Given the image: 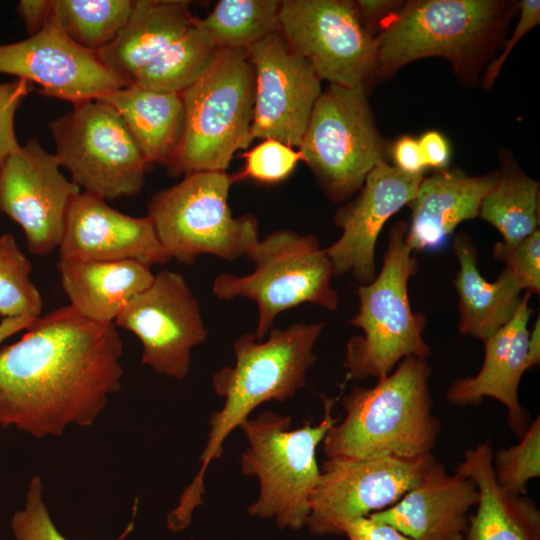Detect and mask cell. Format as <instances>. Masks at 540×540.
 <instances>
[{
	"label": "cell",
	"mask_w": 540,
	"mask_h": 540,
	"mask_svg": "<svg viewBox=\"0 0 540 540\" xmlns=\"http://www.w3.org/2000/svg\"><path fill=\"white\" fill-rule=\"evenodd\" d=\"M281 1L220 0L197 24L218 49H244L278 31Z\"/></svg>",
	"instance_id": "f546056e"
},
{
	"label": "cell",
	"mask_w": 540,
	"mask_h": 540,
	"mask_svg": "<svg viewBox=\"0 0 540 540\" xmlns=\"http://www.w3.org/2000/svg\"><path fill=\"white\" fill-rule=\"evenodd\" d=\"M453 249L459 265L454 280L458 331L484 341L511 320L523 290L505 268L496 281H486L477 266L478 251L466 233L455 236Z\"/></svg>",
	"instance_id": "484cf974"
},
{
	"label": "cell",
	"mask_w": 540,
	"mask_h": 540,
	"mask_svg": "<svg viewBox=\"0 0 540 540\" xmlns=\"http://www.w3.org/2000/svg\"><path fill=\"white\" fill-rule=\"evenodd\" d=\"M394 167L410 175H423L427 168L418 140L405 135L397 139L392 147Z\"/></svg>",
	"instance_id": "60d3db41"
},
{
	"label": "cell",
	"mask_w": 540,
	"mask_h": 540,
	"mask_svg": "<svg viewBox=\"0 0 540 540\" xmlns=\"http://www.w3.org/2000/svg\"><path fill=\"white\" fill-rule=\"evenodd\" d=\"M419 147L427 167L436 171L445 170L450 161V147L446 138L439 132H425L418 139Z\"/></svg>",
	"instance_id": "b9f144b4"
},
{
	"label": "cell",
	"mask_w": 540,
	"mask_h": 540,
	"mask_svg": "<svg viewBox=\"0 0 540 540\" xmlns=\"http://www.w3.org/2000/svg\"><path fill=\"white\" fill-rule=\"evenodd\" d=\"M32 265L11 234L0 236V316H40L43 301L31 280Z\"/></svg>",
	"instance_id": "1f68e13d"
},
{
	"label": "cell",
	"mask_w": 540,
	"mask_h": 540,
	"mask_svg": "<svg viewBox=\"0 0 540 540\" xmlns=\"http://www.w3.org/2000/svg\"><path fill=\"white\" fill-rule=\"evenodd\" d=\"M246 256L254 270L243 276L218 275L212 292L222 300L240 297L257 304V340H264L279 314L301 304L328 311L338 308V293L331 283L333 267L316 236L276 230L259 238Z\"/></svg>",
	"instance_id": "ba28073f"
},
{
	"label": "cell",
	"mask_w": 540,
	"mask_h": 540,
	"mask_svg": "<svg viewBox=\"0 0 540 540\" xmlns=\"http://www.w3.org/2000/svg\"><path fill=\"white\" fill-rule=\"evenodd\" d=\"M254 90L248 51L218 49L201 77L181 93L184 129L168 173L225 172L234 154L253 140Z\"/></svg>",
	"instance_id": "8992f818"
},
{
	"label": "cell",
	"mask_w": 540,
	"mask_h": 540,
	"mask_svg": "<svg viewBox=\"0 0 540 540\" xmlns=\"http://www.w3.org/2000/svg\"><path fill=\"white\" fill-rule=\"evenodd\" d=\"M217 51L196 18L187 31L144 66L131 83L154 91L181 94L201 77Z\"/></svg>",
	"instance_id": "f1b7e54d"
},
{
	"label": "cell",
	"mask_w": 540,
	"mask_h": 540,
	"mask_svg": "<svg viewBox=\"0 0 540 540\" xmlns=\"http://www.w3.org/2000/svg\"><path fill=\"white\" fill-rule=\"evenodd\" d=\"M493 255L505 264L521 289L528 293L540 292V231L539 229L515 243L497 242Z\"/></svg>",
	"instance_id": "d590c367"
},
{
	"label": "cell",
	"mask_w": 540,
	"mask_h": 540,
	"mask_svg": "<svg viewBox=\"0 0 540 540\" xmlns=\"http://www.w3.org/2000/svg\"><path fill=\"white\" fill-rule=\"evenodd\" d=\"M335 400L324 399V413L317 425L310 422L290 430L291 416L264 411L241 425L248 448L241 455L244 475L259 480V495L248 507L253 517L274 519L280 529L306 526L311 495L320 469L316 449L340 417H333Z\"/></svg>",
	"instance_id": "52a82bcc"
},
{
	"label": "cell",
	"mask_w": 540,
	"mask_h": 540,
	"mask_svg": "<svg viewBox=\"0 0 540 540\" xmlns=\"http://www.w3.org/2000/svg\"><path fill=\"white\" fill-rule=\"evenodd\" d=\"M489 440L469 448L456 473L470 478L478 490L477 510L469 517L465 540H540V513L525 495L497 484Z\"/></svg>",
	"instance_id": "603a6c76"
},
{
	"label": "cell",
	"mask_w": 540,
	"mask_h": 540,
	"mask_svg": "<svg viewBox=\"0 0 540 540\" xmlns=\"http://www.w3.org/2000/svg\"><path fill=\"white\" fill-rule=\"evenodd\" d=\"M343 534L349 540H415L368 515L348 522L343 528Z\"/></svg>",
	"instance_id": "ab89813d"
},
{
	"label": "cell",
	"mask_w": 540,
	"mask_h": 540,
	"mask_svg": "<svg viewBox=\"0 0 540 540\" xmlns=\"http://www.w3.org/2000/svg\"><path fill=\"white\" fill-rule=\"evenodd\" d=\"M58 255L67 262L135 260L150 266L171 260L147 216L124 214L84 191L70 204Z\"/></svg>",
	"instance_id": "d6986e66"
},
{
	"label": "cell",
	"mask_w": 540,
	"mask_h": 540,
	"mask_svg": "<svg viewBox=\"0 0 540 540\" xmlns=\"http://www.w3.org/2000/svg\"><path fill=\"white\" fill-rule=\"evenodd\" d=\"M407 225L402 220L392 226L381 269L371 282L356 285L358 310L350 324L362 334L346 344L343 385L382 378L404 358L431 355L423 338L426 318L413 311L409 299L408 284L418 263L406 241Z\"/></svg>",
	"instance_id": "5b68a950"
},
{
	"label": "cell",
	"mask_w": 540,
	"mask_h": 540,
	"mask_svg": "<svg viewBox=\"0 0 540 540\" xmlns=\"http://www.w3.org/2000/svg\"><path fill=\"white\" fill-rule=\"evenodd\" d=\"M540 362V318L538 317L529 333L527 347L528 368L535 367Z\"/></svg>",
	"instance_id": "f6af8a7d"
},
{
	"label": "cell",
	"mask_w": 540,
	"mask_h": 540,
	"mask_svg": "<svg viewBox=\"0 0 540 540\" xmlns=\"http://www.w3.org/2000/svg\"><path fill=\"white\" fill-rule=\"evenodd\" d=\"M478 497L470 478L448 474L435 460L398 502L368 516L415 540H465L468 513Z\"/></svg>",
	"instance_id": "ffe728a7"
},
{
	"label": "cell",
	"mask_w": 540,
	"mask_h": 540,
	"mask_svg": "<svg viewBox=\"0 0 540 540\" xmlns=\"http://www.w3.org/2000/svg\"><path fill=\"white\" fill-rule=\"evenodd\" d=\"M530 296L525 293L511 320L483 341L485 354L479 372L456 379L446 391V399L459 407L476 406L484 397L500 401L508 410L510 428L520 438L530 424L518 395L522 375L529 369Z\"/></svg>",
	"instance_id": "44dd1931"
},
{
	"label": "cell",
	"mask_w": 540,
	"mask_h": 540,
	"mask_svg": "<svg viewBox=\"0 0 540 540\" xmlns=\"http://www.w3.org/2000/svg\"><path fill=\"white\" fill-rule=\"evenodd\" d=\"M40 476H34L27 489L24 508L14 513L11 529L16 540H68L56 528L43 499ZM132 520L117 540H124L133 530Z\"/></svg>",
	"instance_id": "e575fe53"
},
{
	"label": "cell",
	"mask_w": 540,
	"mask_h": 540,
	"mask_svg": "<svg viewBox=\"0 0 540 540\" xmlns=\"http://www.w3.org/2000/svg\"><path fill=\"white\" fill-rule=\"evenodd\" d=\"M492 467L503 490L525 495L528 482L540 475V417L529 424L521 441L493 453Z\"/></svg>",
	"instance_id": "d6a6232c"
},
{
	"label": "cell",
	"mask_w": 540,
	"mask_h": 540,
	"mask_svg": "<svg viewBox=\"0 0 540 540\" xmlns=\"http://www.w3.org/2000/svg\"><path fill=\"white\" fill-rule=\"evenodd\" d=\"M520 8V18L513 31L511 38L506 42L502 53L495 58L487 67L483 84L489 88L494 83L498 76L506 58L516 43L533 27L540 23V1L539 0H523L518 3Z\"/></svg>",
	"instance_id": "74e56055"
},
{
	"label": "cell",
	"mask_w": 540,
	"mask_h": 540,
	"mask_svg": "<svg viewBox=\"0 0 540 540\" xmlns=\"http://www.w3.org/2000/svg\"><path fill=\"white\" fill-rule=\"evenodd\" d=\"M498 171L468 176L458 170H438L423 177L408 203L411 221L406 241L414 251L442 248L456 227L479 215L482 200L496 183Z\"/></svg>",
	"instance_id": "7402d4cb"
},
{
	"label": "cell",
	"mask_w": 540,
	"mask_h": 540,
	"mask_svg": "<svg viewBox=\"0 0 540 540\" xmlns=\"http://www.w3.org/2000/svg\"><path fill=\"white\" fill-rule=\"evenodd\" d=\"M436 459L328 458L322 463L311 495L306 526L315 535H341L359 517L398 502L425 475Z\"/></svg>",
	"instance_id": "4fadbf2b"
},
{
	"label": "cell",
	"mask_w": 540,
	"mask_h": 540,
	"mask_svg": "<svg viewBox=\"0 0 540 540\" xmlns=\"http://www.w3.org/2000/svg\"><path fill=\"white\" fill-rule=\"evenodd\" d=\"M185 0H135L117 38L96 53L113 73L132 82L134 76L195 21Z\"/></svg>",
	"instance_id": "d4e9b609"
},
{
	"label": "cell",
	"mask_w": 540,
	"mask_h": 540,
	"mask_svg": "<svg viewBox=\"0 0 540 540\" xmlns=\"http://www.w3.org/2000/svg\"><path fill=\"white\" fill-rule=\"evenodd\" d=\"M113 324L140 340L144 365L179 380L190 372L192 349L208 334L199 303L185 278L170 270L155 275L151 285L127 304Z\"/></svg>",
	"instance_id": "5bb4252c"
},
{
	"label": "cell",
	"mask_w": 540,
	"mask_h": 540,
	"mask_svg": "<svg viewBox=\"0 0 540 540\" xmlns=\"http://www.w3.org/2000/svg\"><path fill=\"white\" fill-rule=\"evenodd\" d=\"M0 73L40 86L43 95L72 105L101 99L130 84L109 70L94 52L74 43L53 10L44 26L28 38L0 45Z\"/></svg>",
	"instance_id": "2e32d148"
},
{
	"label": "cell",
	"mask_w": 540,
	"mask_h": 540,
	"mask_svg": "<svg viewBox=\"0 0 540 540\" xmlns=\"http://www.w3.org/2000/svg\"><path fill=\"white\" fill-rule=\"evenodd\" d=\"M302 161L298 150L273 139L262 140L245 153L244 169L234 175L235 180L251 179L264 184L286 180Z\"/></svg>",
	"instance_id": "836d02e7"
},
{
	"label": "cell",
	"mask_w": 540,
	"mask_h": 540,
	"mask_svg": "<svg viewBox=\"0 0 540 540\" xmlns=\"http://www.w3.org/2000/svg\"><path fill=\"white\" fill-rule=\"evenodd\" d=\"M427 359L407 357L373 387L343 396L345 417L326 433L328 458H417L432 454L441 430L433 413Z\"/></svg>",
	"instance_id": "3957f363"
},
{
	"label": "cell",
	"mask_w": 540,
	"mask_h": 540,
	"mask_svg": "<svg viewBox=\"0 0 540 540\" xmlns=\"http://www.w3.org/2000/svg\"><path fill=\"white\" fill-rule=\"evenodd\" d=\"M235 181L226 171L196 172L151 197L147 217L171 259L193 264L204 254L227 261L246 256L259 240L258 221L232 215L228 197Z\"/></svg>",
	"instance_id": "9c48e42d"
},
{
	"label": "cell",
	"mask_w": 540,
	"mask_h": 540,
	"mask_svg": "<svg viewBox=\"0 0 540 540\" xmlns=\"http://www.w3.org/2000/svg\"><path fill=\"white\" fill-rule=\"evenodd\" d=\"M539 183L512 162L503 163L496 183L481 202L479 215L515 243L539 229Z\"/></svg>",
	"instance_id": "83f0119b"
},
{
	"label": "cell",
	"mask_w": 540,
	"mask_h": 540,
	"mask_svg": "<svg viewBox=\"0 0 540 540\" xmlns=\"http://www.w3.org/2000/svg\"><path fill=\"white\" fill-rule=\"evenodd\" d=\"M80 188L60 171L55 156L36 138L12 153L0 168V213L24 231L32 254L58 249L67 213Z\"/></svg>",
	"instance_id": "9a60e30c"
},
{
	"label": "cell",
	"mask_w": 540,
	"mask_h": 540,
	"mask_svg": "<svg viewBox=\"0 0 540 540\" xmlns=\"http://www.w3.org/2000/svg\"><path fill=\"white\" fill-rule=\"evenodd\" d=\"M404 3L395 0L353 1L362 23L373 36L377 31L384 30L395 19Z\"/></svg>",
	"instance_id": "f35d334b"
},
{
	"label": "cell",
	"mask_w": 540,
	"mask_h": 540,
	"mask_svg": "<svg viewBox=\"0 0 540 540\" xmlns=\"http://www.w3.org/2000/svg\"><path fill=\"white\" fill-rule=\"evenodd\" d=\"M278 32L321 80L357 87L374 77L376 36L365 28L353 1H281Z\"/></svg>",
	"instance_id": "7c38bea8"
},
{
	"label": "cell",
	"mask_w": 540,
	"mask_h": 540,
	"mask_svg": "<svg viewBox=\"0 0 540 540\" xmlns=\"http://www.w3.org/2000/svg\"><path fill=\"white\" fill-rule=\"evenodd\" d=\"M324 323H294L272 328L266 340L254 333L241 335L233 344L235 363L220 368L212 377L215 394L224 399L221 410L211 414L210 432L199 461L197 475L183 491L167 517L168 529L187 528L196 508L204 503V476L212 460L223 455L227 436L267 401H285L305 385L308 370L316 362L314 346Z\"/></svg>",
	"instance_id": "7a4b0ae2"
},
{
	"label": "cell",
	"mask_w": 540,
	"mask_h": 540,
	"mask_svg": "<svg viewBox=\"0 0 540 540\" xmlns=\"http://www.w3.org/2000/svg\"><path fill=\"white\" fill-rule=\"evenodd\" d=\"M101 100L119 113L150 165L168 164L184 129L185 113L180 93L159 92L130 83Z\"/></svg>",
	"instance_id": "4316f807"
},
{
	"label": "cell",
	"mask_w": 540,
	"mask_h": 540,
	"mask_svg": "<svg viewBox=\"0 0 540 540\" xmlns=\"http://www.w3.org/2000/svg\"><path fill=\"white\" fill-rule=\"evenodd\" d=\"M35 319L28 316L3 318L0 322V343L16 333L26 330Z\"/></svg>",
	"instance_id": "ee69618b"
},
{
	"label": "cell",
	"mask_w": 540,
	"mask_h": 540,
	"mask_svg": "<svg viewBox=\"0 0 540 540\" xmlns=\"http://www.w3.org/2000/svg\"><path fill=\"white\" fill-rule=\"evenodd\" d=\"M423 177L403 173L385 160L370 171L358 196L335 214L334 221L342 233L325 248L334 276L350 273L357 285L375 278L380 232L414 198Z\"/></svg>",
	"instance_id": "ac0fdd59"
},
{
	"label": "cell",
	"mask_w": 540,
	"mask_h": 540,
	"mask_svg": "<svg viewBox=\"0 0 540 540\" xmlns=\"http://www.w3.org/2000/svg\"><path fill=\"white\" fill-rule=\"evenodd\" d=\"M57 270L70 305L97 323H114L127 304L147 289L154 274L151 266L135 260L67 262Z\"/></svg>",
	"instance_id": "cb8c5ba5"
},
{
	"label": "cell",
	"mask_w": 540,
	"mask_h": 540,
	"mask_svg": "<svg viewBox=\"0 0 540 540\" xmlns=\"http://www.w3.org/2000/svg\"><path fill=\"white\" fill-rule=\"evenodd\" d=\"M48 126L60 166L84 192L107 201L142 190L151 165L110 104L101 99L74 104Z\"/></svg>",
	"instance_id": "8fae6325"
},
{
	"label": "cell",
	"mask_w": 540,
	"mask_h": 540,
	"mask_svg": "<svg viewBox=\"0 0 540 540\" xmlns=\"http://www.w3.org/2000/svg\"><path fill=\"white\" fill-rule=\"evenodd\" d=\"M298 151L332 202L356 194L384 160L365 86L329 84L313 107Z\"/></svg>",
	"instance_id": "30bf717a"
},
{
	"label": "cell",
	"mask_w": 540,
	"mask_h": 540,
	"mask_svg": "<svg viewBox=\"0 0 540 540\" xmlns=\"http://www.w3.org/2000/svg\"><path fill=\"white\" fill-rule=\"evenodd\" d=\"M247 51L255 78L252 139L298 148L322 92L321 79L278 31Z\"/></svg>",
	"instance_id": "e0dca14e"
},
{
	"label": "cell",
	"mask_w": 540,
	"mask_h": 540,
	"mask_svg": "<svg viewBox=\"0 0 540 540\" xmlns=\"http://www.w3.org/2000/svg\"><path fill=\"white\" fill-rule=\"evenodd\" d=\"M135 0H53L63 32L78 46L98 53L126 25Z\"/></svg>",
	"instance_id": "4dcf8cb0"
},
{
	"label": "cell",
	"mask_w": 540,
	"mask_h": 540,
	"mask_svg": "<svg viewBox=\"0 0 540 540\" xmlns=\"http://www.w3.org/2000/svg\"><path fill=\"white\" fill-rule=\"evenodd\" d=\"M123 342L113 323L71 306L36 318L0 348V426L41 439L91 426L121 387Z\"/></svg>",
	"instance_id": "6da1fadb"
},
{
	"label": "cell",
	"mask_w": 540,
	"mask_h": 540,
	"mask_svg": "<svg viewBox=\"0 0 540 540\" xmlns=\"http://www.w3.org/2000/svg\"><path fill=\"white\" fill-rule=\"evenodd\" d=\"M33 89V83L20 78L0 83V168L21 146L14 129L15 113Z\"/></svg>",
	"instance_id": "8d00e7d4"
},
{
	"label": "cell",
	"mask_w": 540,
	"mask_h": 540,
	"mask_svg": "<svg viewBox=\"0 0 540 540\" xmlns=\"http://www.w3.org/2000/svg\"><path fill=\"white\" fill-rule=\"evenodd\" d=\"M16 12L25 24L29 36L37 33L52 13V0H21Z\"/></svg>",
	"instance_id": "7bdbcfd3"
},
{
	"label": "cell",
	"mask_w": 540,
	"mask_h": 540,
	"mask_svg": "<svg viewBox=\"0 0 540 540\" xmlns=\"http://www.w3.org/2000/svg\"><path fill=\"white\" fill-rule=\"evenodd\" d=\"M517 5L499 0L405 2L376 36L374 77L387 78L415 60L434 56L447 59L463 79L475 77Z\"/></svg>",
	"instance_id": "277c9868"
}]
</instances>
